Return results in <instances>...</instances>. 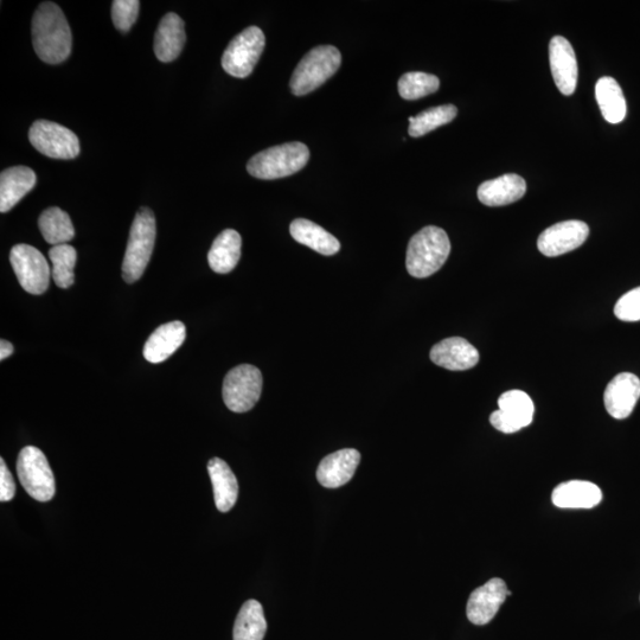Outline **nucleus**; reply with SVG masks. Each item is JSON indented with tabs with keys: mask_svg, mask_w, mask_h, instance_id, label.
<instances>
[{
	"mask_svg": "<svg viewBox=\"0 0 640 640\" xmlns=\"http://www.w3.org/2000/svg\"><path fill=\"white\" fill-rule=\"evenodd\" d=\"M458 114L454 105H443L421 112L416 117L409 118V136L419 138L437 130L438 127L452 123Z\"/></svg>",
	"mask_w": 640,
	"mask_h": 640,
	"instance_id": "c85d7f7f",
	"label": "nucleus"
},
{
	"mask_svg": "<svg viewBox=\"0 0 640 640\" xmlns=\"http://www.w3.org/2000/svg\"><path fill=\"white\" fill-rule=\"evenodd\" d=\"M267 623L259 601L248 600L243 604L234 625V640H264Z\"/></svg>",
	"mask_w": 640,
	"mask_h": 640,
	"instance_id": "bb28decb",
	"label": "nucleus"
},
{
	"mask_svg": "<svg viewBox=\"0 0 640 640\" xmlns=\"http://www.w3.org/2000/svg\"><path fill=\"white\" fill-rule=\"evenodd\" d=\"M187 35H185V25L183 19L174 12L166 14L155 36V54L160 62L168 63L175 61L181 55Z\"/></svg>",
	"mask_w": 640,
	"mask_h": 640,
	"instance_id": "412c9836",
	"label": "nucleus"
},
{
	"mask_svg": "<svg viewBox=\"0 0 640 640\" xmlns=\"http://www.w3.org/2000/svg\"><path fill=\"white\" fill-rule=\"evenodd\" d=\"M595 98L607 123H622L626 117L627 106L622 88L616 80L610 76L601 78L595 85Z\"/></svg>",
	"mask_w": 640,
	"mask_h": 640,
	"instance_id": "a878e982",
	"label": "nucleus"
},
{
	"mask_svg": "<svg viewBox=\"0 0 640 640\" xmlns=\"http://www.w3.org/2000/svg\"><path fill=\"white\" fill-rule=\"evenodd\" d=\"M14 351V345H12L8 341H5V339H2V342H0V361L6 360V358L14 354Z\"/></svg>",
	"mask_w": 640,
	"mask_h": 640,
	"instance_id": "f704fd0d",
	"label": "nucleus"
},
{
	"mask_svg": "<svg viewBox=\"0 0 640 640\" xmlns=\"http://www.w3.org/2000/svg\"><path fill=\"white\" fill-rule=\"evenodd\" d=\"M10 262L24 291L40 296L48 290L51 271L38 249L21 243L11 249Z\"/></svg>",
	"mask_w": 640,
	"mask_h": 640,
	"instance_id": "9d476101",
	"label": "nucleus"
},
{
	"mask_svg": "<svg viewBox=\"0 0 640 640\" xmlns=\"http://www.w3.org/2000/svg\"><path fill=\"white\" fill-rule=\"evenodd\" d=\"M139 9L138 0H115L112 4L114 27L123 32L130 30L138 19Z\"/></svg>",
	"mask_w": 640,
	"mask_h": 640,
	"instance_id": "2f4dec72",
	"label": "nucleus"
},
{
	"mask_svg": "<svg viewBox=\"0 0 640 640\" xmlns=\"http://www.w3.org/2000/svg\"><path fill=\"white\" fill-rule=\"evenodd\" d=\"M549 60L556 87L563 95H572L579 76L572 44L565 37H553L549 44Z\"/></svg>",
	"mask_w": 640,
	"mask_h": 640,
	"instance_id": "4468645a",
	"label": "nucleus"
},
{
	"mask_svg": "<svg viewBox=\"0 0 640 640\" xmlns=\"http://www.w3.org/2000/svg\"><path fill=\"white\" fill-rule=\"evenodd\" d=\"M360 462L361 454L354 448H345V450L329 454L318 466V482L324 488H341L354 477Z\"/></svg>",
	"mask_w": 640,
	"mask_h": 640,
	"instance_id": "dca6fc26",
	"label": "nucleus"
},
{
	"mask_svg": "<svg viewBox=\"0 0 640 640\" xmlns=\"http://www.w3.org/2000/svg\"><path fill=\"white\" fill-rule=\"evenodd\" d=\"M16 495V485L4 459H0V501L10 502Z\"/></svg>",
	"mask_w": 640,
	"mask_h": 640,
	"instance_id": "72a5a7b5",
	"label": "nucleus"
},
{
	"mask_svg": "<svg viewBox=\"0 0 640 640\" xmlns=\"http://www.w3.org/2000/svg\"><path fill=\"white\" fill-rule=\"evenodd\" d=\"M187 337V329L182 322H171L159 326L147 339L144 347V357L150 363H162L181 348Z\"/></svg>",
	"mask_w": 640,
	"mask_h": 640,
	"instance_id": "aec40b11",
	"label": "nucleus"
},
{
	"mask_svg": "<svg viewBox=\"0 0 640 640\" xmlns=\"http://www.w3.org/2000/svg\"><path fill=\"white\" fill-rule=\"evenodd\" d=\"M603 499L598 485L586 480H569L562 483L553 491L552 501L555 507L561 509H592Z\"/></svg>",
	"mask_w": 640,
	"mask_h": 640,
	"instance_id": "6ab92c4d",
	"label": "nucleus"
},
{
	"mask_svg": "<svg viewBox=\"0 0 640 640\" xmlns=\"http://www.w3.org/2000/svg\"><path fill=\"white\" fill-rule=\"evenodd\" d=\"M590 235V228L582 221H565L544 230L537 240L539 251L549 258H555L584 245Z\"/></svg>",
	"mask_w": 640,
	"mask_h": 640,
	"instance_id": "f8f14e48",
	"label": "nucleus"
},
{
	"mask_svg": "<svg viewBox=\"0 0 640 640\" xmlns=\"http://www.w3.org/2000/svg\"><path fill=\"white\" fill-rule=\"evenodd\" d=\"M498 411L490 416L497 431L511 434L528 427L534 419V402L522 390H509L498 399Z\"/></svg>",
	"mask_w": 640,
	"mask_h": 640,
	"instance_id": "9b49d317",
	"label": "nucleus"
},
{
	"mask_svg": "<svg viewBox=\"0 0 640 640\" xmlns=\"http://www.w3.org/2000/svg\"><path fill=\"white\" fill-rule=\"evenodd\" d=\"M527 183L521 176L504 175L479 185V201L488 207H503L515 203L526 194Z\"/></svg>",
	"mask_w": 640,
	"mask_h": 640,
	"instance_id": "a211bd4d",
	"label": "nucleus"
},
{
	"mask_svg": "<svg viewBox=\"0 0 640 640\" xmlns=\"http://www.w3.org/2000/svg\"><path fill=\"white\" fill-rule=\"evenodd\" d=\"M36 174L28 166H14L0 175V211L8 213L35 188Z\"/></svg>",
	"mask_w": 640,
	"mask_h": 640,
	"instance_id": "4be33fe9",
	"label": "nucleus"
},
{
	"mask_svg": "<svg viewBox=\"0 0 640 640\" xmlns=\"http://www.w3.org/2000/svg\"><path fill=\"white\" fill-rule=\"evenodd\" d=\"M451 253V242L444 229L428 226L416 233L407 248L406 266L414 278L437 273Z\"/></svg>",
	"mask_w": 640,
	"mask_h": 640,
	"instance_id": "f03ea898",
	"label": "nucleus"
},
{
	"mask_svg": "<svg viewBox=\"0 0 640 640\" xmlns=\"http://www.w3.org/2000/svg\"><path fill=\"white\" fill-rule=\"evenodd\" d=\"M44 240L50 245H67L75 236V229L72 220L66 211L53 207L43 211L38 220Z\"/></svg>",
	"mask_w": 640,
	"mask_h": 640,
	"instance_id": "cd10ccee",
	"label": "nucleus"
},
{
	"mask_svg": "<svg viewBox=\"0 0 640 640\" xmlns=\"http://www.w3.org/2000/svg\"><path fill=\"white\" fill-rule=\"evenodd\" d=\"M29 140L38 152L49 158L68 160L80 155L78 136L53 121H35L29 131Z\"/></svg>",
	"mask_w": 640,
	"mask_h": 640,
	"instance_id": "1a4fd4ad",
	"label": "nucleus"
},
{
	"mask_svg": "<svg viewBox=\"0 0 640 640\" xmlns=\"http://www.w3.org/2000/svg\"><path fill=\"white\" fill-rule=\"evenodd\" d=\"M208 472L213 484L216 508L221 512L232 510L239 496L238 479L234 472L220 458L210 460Z\"/></svg>",
	"mask_w": 640,
	"mask_h": 640,
	"instance_id": "5701e85b",
	"label": "nucleus"
},
{
	"mask_svg": "<svg viewBox=\"0 0 640 640\" xmlns=\"http://www.w3.org/2000/svg\"><path fill=\"white\" fill-rule=\"evenodd\" d=\"M510 594L504 580L491 579L470 595L466 607L467 618L475 625L489 624Z\"/></svg>",
	"mask_w": 640,
	"mask_h": 640,
	"instance_id": "ddd939ff",
	"label": "nucleus"
},
{
	"mask_svg": "<svg viewBox=\"0 0 640 640\" xmlns=\"http://www.w3.org/2000/svg\"><path fill=\"white\" fill-rule=\"evenodd\" d=\"M157 236L156 217L149 208L138 211L131 227L125 258L123 278L127 284L136 283L149 265Z\"/></svg>",
	"mask_w": 640,
	"mask_h": 640,
	"instance_id": "7ed1b4c3",
	"label": "nucleus"
},
{
	"mask_svg": "<svg viewBox=\"0 0 640 640\" xmlns=\"http://www.w3.org/2000/svg\"><path fill=\"white\" fill-rule=\"evenodd\" d=\"M32 46L43 62L60 64L72 53L73 36L59 5L46 2L32 17Z\"/></svg>",
	"mask_w": 640,
	"mask_h": 640,
	"instance_id": "f257e3e1",
	"label": "nucleus"
},
{
	"mask_svg": "<svg viewBox=\"0 0 640 640\" xmlns=\"http://www.w3.org/2000/svg\"><path fill=\"white\" fill-rule=\"evenodd\" d=\"M17 475L25 491L38 502L55 496V477L46 454L35 446L24 447L17 460Z\"/></svg>",
	"mask_w": 640,
	"mask_h": 640,
	"instance_id": "423d86ee",
	"label": "nucleus"
},
{
	"mask_svg": "<svg viewBox=\"0 0 640 640\" xmlns=\"http://www.w3.org/2000/svg\"><path fill=\"white\" fill-rule=\"evenodd\" d=\"M265 44V34L258 27H249L240 32L224 50L222 56L224 72L234 78H247L252 74L262 53H264Z\"/></svg>",
	"mask_w": 640,
	"mask_h": 640,
	"instance_id": "0eeeda50",
	"label": "nucleus"
},
{
	"mask_svg": "<svg viewBox=\"0 0 640 640\" xmlns=\"http://www.w3.org/2000/svg\"><path fill=\"white\" fill-rule=\"evenodd\" d=\"M342 64V55L334 46L313 48L298 63L290 81L291 92L303 96L323 86Z\"/></svg>",
	"mask_w": 640,
	"mask_h": 640,
	"instance_id": "39448f33",
	"label": "nucleus"
},
{
	"mask_svg": "<svg viewBox=\"0 0 640 640\" xmlns=\"http://www.w3.org/2000/svg\"><path fill=\"white\" fill-rule=\"evenodd\" d=\"M261 371L251 364L230 370L223 381V401L230 411L246 413L258 403L262 393Z\"/></svg>",
	"mask_w": 640,
	"mask_h": 640,
	"instance_id": "6e6552de",
	"label": "nucleus"
},
{
	"mask_svg": "<svg viewBox=\"0 0 640 640\" xmlns=\"http://www.w3.org/2000/svg\"><path fill=\"white\" fill-rule=\"evenodd\" d=\"M290 233L294 240L322 255H335L341 249V242L334 235L309 220H294L290 226Z\"/></svg>",
	"mask_w": 640,
	"mask_h": 640,
	"instance_id": "393cba45",
	"label": "nucleus"
},
{
	"mask_svg": "<svg viewBox=\"0 0 640 640\" xmlns=\"http://www.w3.org/2000/svg\"><path fill=\"white\" fill-rule=\"evenodd\" d=\"M310 150L303 143L294 142L273 146L252 157L247 164L248 174L259 179L285 178L303 170L309 162Z\"/></svg>",
	"mask_w": 640,
	"mask_h": 640,
	"instance_id": "20e7f679",
	"label": "nucleus"
},
{
	"mask_svg": "<svg viewBox=\"0 0 640 640\" xmlns=\"http://www.w3.org/2000/svg\"><path fill=\"white\" fill-rule=\"evenodd\" d=\"M640 398V380L635 374L622 373L608 383L604 394L606 411L617 420L629 418Z\"/></svg>",
	"mask_w": 640,
	"mask_h": 640,
	"instance_id": "2eb2a0df",
	"label": "nucleus"
},
{
	"mask_svg": "<svg viewBox=\"0 0 640 640\" xmlns=\"http://www.w3.org/2000/svg\"><path fill=\"white\" fill-rule=\"evenodd\" d=\"M430 356L434 364L452 371L469 370L479 362L478 350L462 337L446 338L435 344Z\"/></svg>",
	"mask_w": 640,
	"mask_h": 640,
	"instance_id": "f3484780",
	"label": "nucleus"
},
{
	"mask_svg": "<svg viewBox=\"0 0 640 640\" xmlns=\"http://www.w3.org/2000/svg\"><path fill=\"white\" fill-rule=\"evenodd\" d=\"M398 87L402 99L419 100L437 92L440 81L433 74L411 72L401 76Z\"/></svg>",
	"mask_w": 640,
	"mask_h": 640,
	"instance_id": "7c9ffc66",
	"label": "nucleus"
},
{
	"mask_svg": "<svg viewBox=\"0 0 640 640\" xmlns=\"http://www.w3.org/2000/svg\"><path fill=\"white\" fill-rule=\"evenodd\" d=\"M242 239L236 230L226 229L217 236L208 253L211 270L219 274L232 272L241 258Z\"/></svg>",
	"mask_w": 640,
	"mask_h": 640,
	"instance_id": "b1692460",
	"label": "nucleus"
},
{
	"mask_svg": "<svg viewBox=\"0 0 640 640\" xmlns=\"http://www.w3.org/2000/svg\"><path fill=\"white\" fill-rule=\"evenodd\" d=\"M49 258L53 264V279L55 284L60 288H69L73 286L75 275L74 268L78 254L73 246L60 245L54 246L49 251Z\"/></svg>",
	"mask_w": 640,
	"mask_h": 640,
	"instance_id": "c756f323",
	"label": "nucleus"
},
{
	"mask_svg": "<svg viewBox=\"0 0 640 640\" xmlns=\"http://www.w3.org/2000/svg\"><path fill=\"white\" fill-rule=\"evenodd\" d=\"M614 315L623 322H639L640 320V287L633 288L624 294L614 306Z\"/></svg>",
	"mask_w": 640,
	"mask_h": 640,
	"instance_id": "473e14b6",
	"label": "nucleus"
}]
</instances>
